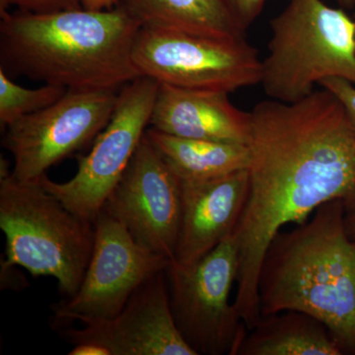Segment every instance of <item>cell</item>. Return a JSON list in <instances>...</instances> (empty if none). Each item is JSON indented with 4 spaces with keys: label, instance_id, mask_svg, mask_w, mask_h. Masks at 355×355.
Instances as JSON below:
<instances>
[{
    "label": "cell",
    "instance_id": "cell-1",
    "mask_svg": "<svg viewBox=\"0 0 355 355\" xmlns=\"http://www.w3.org/2000/svg\"><path fill=\"white\" fill-rule=\"evenodd\" d=\"M249 195L234 229L239 272L234 304L248 330L261 319L259 277L268 245L324 202L355 207V135L340 101L315 90L299 101L266 100L250 112Z\"/></svg>",
    "mask_w": 355,
    "mask_h": 355
},
{
    "label": "cell",
    "instance_id": "cell-2",
    "mask_svg": "<svg viewBox=\"0 0 355 355\" xmlns=\"http://www.w3.org/2000/svg\"><path fill=\"white\" fill-rule=\"evenodd\" d=\"M141 25L125 8L10 13L1 8L0 69L69 90H116L139 78Z\"/></svg>",
    "mask_w": 355,
    "mask_h": 355
},
{
    "label": "cell",
    "instance_id": "cell-3",
    "mask_svg": "<svg viewBox=\"0 0 355 355\" xmlns=\"http://www.w3.org/2000/svg\"><path fill=\"white\" fill-rule=\"evenodd\" d=\"M340 200L320 205L304 223L277 233L259 277L261 316L297 311L330 331L343 354L355 355V240Z\"/></svg>",
    "mask_w": 355,
    "mask_h": 355
},
{
    "label": "cell",
    "instance_id": "cell-4",
    "mask_svg": "<svg viewBox=\"0 0 355 355\" xmlns=\"http://www.w3.org/2000/svg\"><path fill=\"white\" fill-rule=\"evenodd\" d=\"M0 228L6 268L53 277L65 298L78 291L94 246V222L73 214L40 180L20 181L9 173L0 177Z\"/></svg>",
    "mask_w": 355,
    "mask_h": 355
},
{
    "label": "cell",
    "instance_id": "cell-5",
    "mask_svg": "<svg viewBox=\"0 0 355 355\" xmlns=\"http://www.w3.org/2000/svg\"><path fill=\"white\" fill-rule=\"evenodd\" d=\"M261 84L268 97L292 103L330 77L355 84V19L323 0H289L270 21Z\"/></svg>",
    "mask_w": 355,
    "mask_h": 355
},
{
    "label": "cell",
    "instance_id": "cell-6",
    "mask_svg": "<svg viewBox=\"0 0 355 355\" xmlns=\"http://www.w3.org/2000/svg\"><path fill=\"white\" fill-rule=\"evenodd\" d=\"M239 272L234 231L193 263L170 260V305L178 329L198 355H235L248 329L230 294Z\"/></svg>",
    "mask_w": 355,
    "mask_h": 355
},
{
    "label": "cell",
    "instance_id": "cell-7",
    "mask_svg": "<svg viewBox=\"0 0 355 355\" xmlns=\"http://www.w3.org/2000/svg\"><path fill=\"white\" fill-rule=\"evenodd\" d=\"M140 76L161 84L234 92L261 83L263 60L243 38L140 28L132 49Z\"/></svg>",
    "mask_w": 355,
    "mask_h": 355
},
{
    "label": "cell",
    "instance_id": "cell-8",
    "mask_svg": "<svg viewBox=\"0 0 355 355\" xmlns=\"http://www.w3.org/2000/svg\"><path fill=\"white\" fill-rule=\"evenodd\" d=\"M158 87L146 76L123 86L111 120L90 153L79 158L76 174L64 183L44 175L40 179L44 188L73 214L94 222L146 135Z\"/></svg>",
    "mask_w": 355,
    "mask_h": 355
},
{
    "label": "cell",
    "instance_id": "cell-9",
    "mask_svg": "<svg viewBox=\"0 0 355 355\" xmlns=\"http://www.w3.org/2000/svg\"><path fill=\"white\" fill-rule=\"evenodd\" d=\"M116 90H67L55 104L4 128L2 146L12 154V176L36 181L101 133L113 116Z\"/></svg>",
    "mask_w": 355,
    "mask_h": 355
},
{
    "label": "cell",
    "instance_id": "cell-10",
    "mask_svg": "<svg viewBox=\"0 0 355 355\" xmlns=\"http://www.w3.org/2000/svg\"><path fill=\"white\" fill-rule=\"evenodd\" d=\"M92 254L78 291L53 306V324L64 328L84 318L116 316L144 282L163 272L170 260L135 241L106 210L94 220Z\"/></svg>",
    "mask_w": 355,
    "mask_h": 355
},
{
    "label": "cell",
    "instance_id": "cell-11",
    "mask_svg": "<svg viewBox=\"0 0 355 355\" xmlns=\"http://www.w3.org/2000/svg\"><path fill=\"white\" fill-rule=\"evenodd\" d=\"M103 209L127 227L135 241L172 260L182 214V187L144 135Z\"/></svg>",
    "mask_w": 355,
    "mask_h": 355
},
{
    "label": "cell",
    "instance_id": "cell-12",
    "mask_svg": "<svg viewBox=\"0 0 355 355\" xmlns=\"http://www.w3.org/2000/svg\"><path fill=\"white\" fill-rule=\"evenodd\" d=\"M77 323L83 328L58 329L72 345L92 343L110 355H198L175 322L165 270L144 282L116 316Z\"/></svg>",
    "mask_w": 355,
    "mask_h": 355
},
{
    "label": "cell",
    "instance_id": "cell-13",
    "mask_svg": "<svg viewBox=\"0 0 355 355\" xmlns=\"http://www.w3.org/2000/svg\"><path fill=\"white\" fill-rule=\"evenodd\" d=\"M182 214L174 260L193 263L234 231L249 195L247 170L205 181H180Z\"/></svg>",
    "mask_w": 355,
    "mask_h": 355
},
{
    "label": "cell",
    "instance_id": "cell-14",
    "mask_svg": "<svg viewBox=\"0 0 355 355\" xmlns=\"http://www.w3.org/2000/svg\"><path fill=\"white\" fill-rule=\"evenodd\" d=\"M228 94L159 83L148 128L184 139L247 146L251 114L236 108Z\"/></svg>",
    "mask_w": 355,
    "mask_h": 355
},
{
    "label": "cell",
    "instance_id": "cell-15",
    "mask_svg": "<svg viewBox=\"0 0 355 355\" xmlns=\"http://www.w3.org/2000/svg\"><path fill=\"white\" fill-rule=\"evenodd\" d=\"M116 6L141 27L216 38H243L245 34L225 0H118Z\"/></svg>",
    "mask_w": 355,
    "mask_h": 355
},
{
    "label": "cell",
    "instance_id": "cell-16",
    "mask_svg": "<svg viewBox=\"0 0 355 355\" xmlns=\"http://www.w3.org/2000/svg\"><path fill=\"white\" fill-rule=\"evenodd\" d=\"M327 327L315 318L284 311L261 316L235 355H342Z\"/></svg>",
    "mask_w": 355,
    "mask_h": 355
},
{
    "label": "cell",
    "instance_id": "cell-17",
    "mask_svg": "<svg viewBox=\"0 0 355 355\" xmlns=\"http://www.w3.org/2000/svg\"><path fill=\"white\" fill-rule=\"evenodd\" d=\"M146 135L180 181H205L247 170L246 144L184 139L148 128Z\"/></svg>",
    "mask_w": 355,
    "mask_h": 355
},
{
    "label": "cell",
    "instance_id": "cell-18",
    "mask_svg": "<svg viewBox=\"0 0 355 355\" xmlns=\"http://www.w3.org/2000/svg\"><path fill=\"white\" fill-rule=\"evenodd\" d=\"M69 89L44 84L30 89L18 85L0 69V125L6 128L13 121L48 108L64 97Z\"/></svg>",
    "mask_w": 355,
    "mask_h": 355
},
{
    "label": "cell",
    "instance_id": "cell-19",
    "mask_svg": "<svg viewBox=\"0 0 355 355\" xmlns=\"http://www.w3.org/2000/svg\"><path fill=\"white\" fill-rule=\"evenodd\" d=\"M319 85L330 91L342 104L347 121L355 135V84L340 77H330L324 79Z\"/></svg>",
    "mask_w": 355,
    "mask_h": 355
},
{
    "label": "cell",
    "instance_id": "cell-20",
    "mask_svg": "<svg viewBox=\"0 0 355 355\" xmlns=\"http://www.w3.org/2000/svg\"><path fill=\"white\" fill-rule=\"evenodd\" d=\"M17 7L22 12L51 13L83 8L81 0H1V8Z\"/></svg>",
    "mask_w": 355,
    "mask_h": 355
},
{
    "label": "cell",
    "instance_id": "cell-21",
    "mask_svg": "<svg viewBox=\"0 0 355 355\" xmlns=\"http://www.w3.org/2000/svg\"><path fill=\"white\" fill-rule=\"evenodd\" d=\"M238 26L246 32L263 11L266 0H225Z\"/></svg>",
    "mask_w": 355,
    "mask_h": 355
},
{
    "label": "cell",
    "instance_id": "cell-22",
    "mask_svg": "<svg viewBox=\"0 0 355 355\" xmlns=\"http://www.w3.org/2000/svg\"><path fill=\"white\" fill-rule=\"evenodd\" d=\"M69 355H110L108 350L92 343H79L73 345Z\"/></svg>",
    "mask_w": 355,
    "mask_h": 355
},
{
    "label": "cell",
    "instance_id": "cell-23",
    "mask_svg": "<svg viewBox=\"0 0 355 355\" xmlns=\"http://www.w3.org/2000/svg\"><path fill=\"white\" fill-rule=\"evenodd\" d=\"M118 0H81L83 8L90 10H106L114 8Z\"/></svg>",
    "mask_w": 355,
    "mask_h": 355
},
{
    "label": "cell",
    "instance_id": "cell-24",
    "mask_svg": "<svg viewBox=\"0 0 355 355\" xmlns=\"http://www.w3.org/2000/svg\"><path fill=\"white\" fill-rule=\"evenodd\" d=\"M345 225L347 234L352 239L355 240V207L345 211Z\"/></svg>",
    "mask_w": 355,
    "mask_h": 355
},
{
    "label": "cell",
    "instance_id": "cell-25",
    "mask_svg": "<svg viewBox=\"0 0 355 355\" xmlns=\"http://www.w3.org/2000/svg\"><path fill=\"white\" fill-rule=\"evenodd\" d=\"M338 4L345 9H355V0H338Z\"/></svg>",
    "mask_w": 355,
    "mask_h": 355
},
{
    "label": "cell",
    "instance_id": "cell-26",
    "mask_svg": "<svg viewBox=\"0 0 355 355\" xmlns=\"http://www.w3.org/2000/svg\"><path fill=\"white\" fill-rule=\"evenodd\" d=\"M354 18H355V9H354Z\"/></svg>",
    "mask_w": 355,
    "mask_h": 355
}]
</instances>
